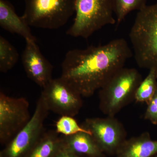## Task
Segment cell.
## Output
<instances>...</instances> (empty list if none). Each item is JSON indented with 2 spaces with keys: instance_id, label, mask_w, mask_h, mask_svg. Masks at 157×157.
<instances>
[{
  "instance_id": "obj_1",
  "label": "cell",
  "mask_w": 157,
  "mask_h": 157,
  "mask_svg": "<svg viewBox=\"0 0 157 157\" xmlns=\"http://www.w3.org/2000/svg\"><path fill=\"white\" fill-rule=\"evenodd\" d=\"M132 55L127 41L122 38L104 45L73 49L65 56L60 77L82 97L88 98L123 68Z\"/></svg>"
},
{
  "instance_id": "obj_2",
  "label": "cell",
  "mask_w": 157,
  "mask_h": 157,
  "mask_svg": "<svg viewBox=\"0 0 157 157\" xmlns=\"http://www.w3.org/2000/svg\"><path fill=\"white\" fill-rule=\"evenodd\" d=\"M129 38L139 67L157 70V2L138 11Z\"/></svg>"
},
{
  "instance_id": "obj_3",
  "label": "cell",
  "mask_w": 157,
  "mask_h": 157,
  "mask_svg": "<svg viewBox=\"0 0 157 157\" xmlns=\"http://www.w3.org/2000/svg\"><path fill=\"white\" fill-rule=\"evenodd\" d=\"M143 80L135 68H121L99 90V109L107 116L115 117L135 100L136 90Z\"/></svg>"
},
{
  "instance_id": "obj_4",
  "label": "cell",
  "mask_w": 157,
  "mask_h": 157,
  "mask_svg": "<svg viewBox=\"0 0 157 157\" xmlns=\"http://www.w3.org/2000/svg\"><path fill=\"white\" fill-rule=\"evenodd\" d=\"M73 25L69 36L87 39L105 26L116 24L112 0H76Z\"/></svg>"
},
{
  "instance_id": "obj_5",
  "label": "cell",
  "mask_w": 157,
  "mask_h": 157,
  "mask_svg": "<svg viewBox=\"0 0 157 157\" xmlns=\"http://www.w3.org/2000/svg\"><path fill=\"white\" fill-rule=\"evenodd\" d=\"M21 17L30 27L56 29L75 13L76 0H24Z\"/></svg>"
},
{
  "instance_id": "obj_6",
  "label": "cell",
  "mask_w": 157,
  "mask_h": 157,
  "mask_svg": "<svg viewBox=\"0 0 157 157\" xmlns=\"http://www.w3.org/2000/svg\"><path fill=\"white\" fill-rule=\"evenodd\" d=\"M49 111L40 96L30 120L5 145L0 152V157H26L45 132L44 122Z\"/></svg>"
},
{
  "instance_id": "obj_7",
  "label": "cell",
  "mask_w": 157,
  "mask_h": 157,
  "mask_svg": "<svg viewBox=\"0 0 157 157\" xmlns=\"http://www.w3.org/2000/svg\"><path fill=\"white\" fill-rule=\"evenodd\" d=\"M29 104L24 98L0 92V142L6 145L30 120Z\"/></svg>"
},
{
  "instance_id": "obj_8",
  "label": "cell",
  "mask_w": 157,
  "mask_h": 157,
  "mask_svg": "<svg viewBox=\"0 0 157 157\" xmlns=\"http://www.w3.org/2000/svg\"><path fill=\"white\" fill-rule=\"evenodd\" d=\"M81 125L89 131L106 155H116L127 139L124 127L115 117L89 118Z\"/></svg>"
},
{
  "instance_id": "obj_9",
  "label": "cell",
  "mask_w": 157,
  "mask_h": 157,
  "mask_svg": "<svg viewBox=\"0 0 157 157\" xmlns=\"http://www.w3.org/2000/svg\"><path fill=\"white\" fill-rule=\"evenodd\" d=\"M49 111L74 117L82 106V96L63 78H52L41 94Z\"/></svg>"
},
{
  "instance_id": "obj_10",
  "label": "cell",
  "mask_w": 157,
  "mask_h": 157,
  "mask_svg": "<svg viewBox=\"0 0 157 157\" xmlns=\"http://www.w3.org/2000/svg\"><path fill=\"white\" fill-rule=\"evenodd\" d=\"M25 41L21 56L23 66L28 77L43 88L53 78V66L42 54L36 41Z\"/></svg>"
},
{
  "instance_id": "obj_11",
  "label": "cell",
  "mask_w": 157,
  "mask_h": 157,
  "mask_svg": "<svg viewBox=\"0 0 157 157\" xmlns=\"http://www.w3.org/2000/svg\"><path fill=\"white\" fill-rule=\"evenodd\" d=\"M0 26L5 30L20 35L25 40L36 41L30 26L21 16L17 15L14 7L7 0H0Z\"/></svg>"
},
{
  "instance_id": "obj_12",
  "label": "cell",
  "mask_w": 157,
  "mask_h": 157,
  "mask_svg": "<svg viewBox=\"0 0 157 157\" xmlns=\"http://www.w3.org/2000/svg\"><path fill=\"white\" fill-rule=\"evenodd\" d=\"M157 154V140L151 139L148 132L126 139L116 157H153Z\"/></svg>"
},
{
  "instance_id": "obj_13",
  "label": "cell",
  "mask_w": 157,
  "mask_h": 157,
  "mask_svg": "<svg viewBox=\"0 0 157 157\" xmlns=\"http://www.w3.org/2000/svg\"><path fill=\"white\" fill-rule=\"evenodd\" d=\"M61 136L65 147L79 157H106L89 133L82 132L70 136Z\"/></svg>"
},
{
  "instance_id": "obj_14",
  "label": "cell",
  "mask_w": 157,
  "mask_h": 157,
  "mask_svg": "<svg viewBox=\"0 0 157 157\" xmlns=\"http://www.w3.org/2000/svg\"><path fill=\"white\" fill-rule=\"evenodd\" d=\"M56 130L45 132L26 157H54L64 146L61 135Z\"/></svg>"
},
{
  "instance_id": "obj_15",
  "label": "cell",
  "mask_w": 157,
  "mask_h": 157,
  "mask_svg": "<svg viewBox=\"0 0 157 157\" xmlns=\"http://www.w3.org/2000/svg\"><path fill=\"white\" fill-rule=\"evenodd\" d=\"M157 89V70H149L147 76L138 86L135 95L136 102L147 103L154 95Z\"/></svg>"
},
{
  "instance_id": "obj_16",
  "label": "cell",
  "mask_w": 157,
  "mask_h": 157,
  "mask_svg": "<svg viewBox=\"0 0 157 157\" xmlns=\"http://www.w3.org/2000/svg\"><path fill=\"white\" fill-rule=\"evenodd\" d=\"M19 54L17 49L4 37L0 36V71L6 73L17 63Z\"/></svg>"
},
{
  "instance_id": "obj_17",
  "label": "cell",
  "mask_w": 157,
  "mask_h": 157,
  "mask_svg": "<svg viewBox=\"0 0 157 157\" xmlns=\"http://www.w3.org/2000/svg\"><path fill=\"white\" fill-rule=\"evenodd\" d=\"M112 2L117 28L131 11H140L147 6L146 0H112Z\"/></svg>"
},
{
  "instance_id": "obj_18",
  "label": "cell",
  "mask_w": 157,
  "mask_h": 157,
  "mask_svg": "<svg viewBox=\"0 0 157 157\" xmlns=\"http://www.w3.org/2000/svg\"><path fill=\"white\" fill-rule=\"evenodd\" d=\"M56 131L58 134L66 136L82 132L89 133L91 135L89 131L78 124L73 117L70 116H61L56 123Z\"/></svg>"
},
{
  "instance_id": "obj_19",
  "label": "cell",
  "mask_w": 157,
  "mask_h": 157,
  "mask_svg": "<svg viewBox=\"0 0 157 157\" xmlns=\"http://www.w3.org/2000/svg\"><path fill=\"white\" fill-rule=\"evenodd\" d=\"M147 107L144 113L145 120L149 121L153 124H157V89L154 95L147 103Z\"/></svg>"
},
{
  "instance_id": "obj_20",
  "label": "cell",
  "mask_w": 157,
  "mask_h": 157,
  "mask_svg": "<svg viewBox=\"0 0 157 157\" xmlns=\"http://www.w3.org/2000/svg\"><path fill=\"white\" fill-rule=\"evenodd\" d=\"M54 157H79L73 152L66 148L64 145L63 148Z\"/></svg>"
},
{
  "instance_id": "obj_21",
  "label": "cell",
  "mask_w": 157,
  "mask_h": 157,
  "mask_svg": "<svg viewBox=\"0 0 157 157\" xmlns=\"http://www.w3.org/2000/svg\"><path fill=\"white\" fill-rule=\"evenodd\" d=\"M153 157H157V154L156 155H155V156H154Z\"/></svg>"
}]
</instances>
